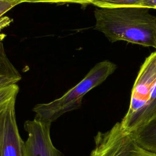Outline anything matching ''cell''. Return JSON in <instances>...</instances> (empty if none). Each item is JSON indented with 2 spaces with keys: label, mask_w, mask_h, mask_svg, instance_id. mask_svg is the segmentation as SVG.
<instances>
[{
  "label": "cell",
  "mask_w": 156,
  "mask_h": 156,
  "mask_svg": "<svg viewBox=\"0 0 156 156\" xmlns=\"http://www.w3.org/2000/svg\"><path fill=\"white\" fill-rule=\"evenodd\" d=\"M142 7L156 9V0H143Z\"/></svg>",
  "instance_id": "obj_13"
},
{
  "label": "cell",
  "mask_w": 156,
  "mask_h": 156,
  "mask_svg": "<svg viewBox=\"0 0 156 156\" xmlns=\"http://www.w3.org/2000/svg\"><path fill=\"white\" fill-rule=\"evenodd\" d=\"M19 3H50V4H78L85 7L88 4H91L90 0H18Z\"/></svg>",
  "instance_id": "obj_11"
},
{
  "label": "cell",
  "mask_w": 156,
  "mask_h": 156,
  "mask_svg": "<svg viewBox=\"0 0 156 156\" xmlns=\"http://www.w3.org/2000/svg\"><path fill=\"white\" fill-rule=\"evenodd\" d=\"M94 28L112 43L125 41L156 49V16L144 7L96 8Z\"/></svg>",
  "instance_id": "obj_1"
},
{
  "label": "cell",
  "mask_w": 156,
  "mask_h": 156,
  "mask_svg": "<svg viewBox=\"0 0 156 156\" xmlns=\"http://www.w3.org/2000/svg\"><path fill=\"white\" fill-rule=\"evenodd\" d=\"M116 69L115 63L104 60L95 65L85 77L62 96L51 102L38 104L32 111L35 118L52 123L64 113L79 108L83 96L91 90L101 84Z\"/></svg>",
  "instance_id": "obj_2"
},
{
  "label": "cell",
  "mask_w": 156,
  "mask_h": 156,
  "mask_svg": "<svg viewBox=\"0 0 156 156\" xmlns=\"http://www.w3.org/2000/svg\"><path fill=\"white\" fill-rule=\"evenodd\" d=\"M51 124L37 118L25 121L27 138L23 144V156H63L52 143Z\"/></svg>",
  "instance_id": "obj_5"
},
{
  "label": "cell",
  "mask_w": 156,
  "mask_h": 156,
  "mask_svg": "<svg viewBox=\"0 0 156 156\" xmlns=\"http://www.w3.org/2000/svg\"><path fill=\"white\" fill-rule=\"evenodd\" d=\"M18 91L19 87L17 84L0 88V114L11 104L16 102Z\"/></svg>",
  "instance_id": "obj_10"
},
{
  "label": "cell",
  "mask_w": 156,
  "mask_h": 156,
  "mask_svg": "<svg viewBox=\"0 0 156 156\" xmlns=\"http://www.w3.org/2000/svg\"><path fill=\"white\" fill-rule=\"evenodd\" d=\"M8 18H0V88L16 84L21 76L9 60L5 52L3 41L5 35L2 30L9 23Z\"/></svg>",
  "instance_id": "obj_7"
},
{
  "label": "cell",
  "mask_w": 156,
  "mask_h": 156,
  "mask_svg": "<svg viewBox=\"0 0 156 156\" xmlns=\"http://www.w3.org/2000/svg\"><path fill=\"white\" fill-rule=\"evenodd\" d=\"M15 107V102L3 112L1 156H23L24 141L19 133Z\"/></svg>",
  "instance_id": "obj_6"
},
{
  "label": "cell",
  "mask_w": 156,
  "mask_h": 156,
  "mask_svg": "<svg viewBox=\"0 0 156 156\" xmlns=\"http://www.w3.org/2000/svg\"><path fill=\"white\" fill-rule=\"evenodd\" d=\"M156 121V86L146 104L138 115L124 127V131L133 133Z\"/></svg>",
  "instance_id": "obj_8"
},
{
  "label": "cell",
  "mask_w": 156,
  "mask_h": 156,
  "mask_svg": "<svg viewBox=\"0 0 156 156\" xmlns=\"http://www.w3.org/2000/svg\"><path fill=\"white\" fill-rule=\"evenodd\" d=\"M89 156H156V152L142 146L132 133L125 132L120 122L109 130L99 131Z\"/></svg>",
  "instance_id": "obj_3"
},
{
  "label": "cell",
  "mask_w": 156,
  "mask_h": 156,
  "mask_svg": "<svg viewBox=\"0 0 156 156\" xmlns=\"http://www.w3.org/2000/svg\"><path fill=\"white\" fill-rule=\"evenodd\" d=\"M3 112L0 114V156H1V152L2 140V131H3V123H2V115H3Z\"/></svg>",
  "instance_id": "obj_14"
},
{
  "label": "cell",
  "mask_w": 156,
  "mask_h": 156,
  "mask_svg": "<svg viewBox=\"0 0 156 156\" xmlns=\"http://www.w3.org/2000/svg\"><path fill=\"white\" fill-rule=\"evenodd\" d=\"M19 4L18 0H0V18L4 14Z\"/></svg>",
  "instance_id": "obj_12"
},
{
  "label": "cell",
  "mask_w": 156,
  "mask_h": 156,
  "mask_svg": "<svg viewBox=\"0 0 156 156\" xmlns=\"http://www.w3.org/2000/svg\"><path fill=\"white\" fill-rule=\"evenodd\" d=\"M156 86V51L151 53L142 64L133 84L130 105L120 122L123 128L142 110Z\"/></svg>",
  "instance_id": "obj_4"
},
{
  "label": "cell",
  "mask_w": 156,
  "mask_h": 156,
  "mask_svg": "<svg viewBox=\"0 0 156 156\" xmlns=\"http://www.w3.org/2000/svg\"><path fill=\"white\" fill-rule=\"evenodd\" d=\"M143 1V0H90L91 4L105 9L142 7Z\"/></svg>",
  "instance_id": "obj_9"
}]
</instances>
